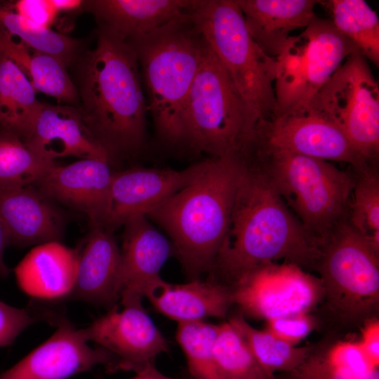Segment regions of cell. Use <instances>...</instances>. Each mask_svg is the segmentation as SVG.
Instances as JSON below:
<instances>
[{"mask_svg":"<svg viewBox=\"0 0 379 379\" xmlns=\"http://www.w3.org/2000/svg\"><path fill=\"white\" fill-rule=\"evenodd\" d=\"M229 225L210 280L228 287L263 265L284 259L315 270L323 244L305 230L260 168L245 164Z\"/></svg>","mask_w":379,"mask_h":379,"instance_id":"cell-1","label":"cell"},{"mask_svg":"<svg viewBox=\"0 0 379 379\" xmlns=\"http://www.w3.org/2000/svg\"><path fill=\"white\" fill-rule=\"evenodd\" d=\"M79 111L112 159L145 146L147 105L137 55L125 40L100 27L95 46L79 69Z\"/></svg>","mask_w":379,"mask_h":379,"instance_id":"cell-2","label":"cell"},{"mask_svg":"<svg viewBox=\"0 0 379 379\" xmlns=\"http://www.w3.org/2000/svg\"><path fill=\"white\" fill-rule=\"evenodd\" d=\"M244 165L239 156L211 157L201 173L147 214L168 234L192 279L209 272L225 237Z\"/></svg>","mask_w":379,"mask_h":379,"instance_id":"cell-3","label":"cell"},{"mask_svg":"<svg viewBox=\"0 0 379 379\" xmlns=\"http://www.w3.org/2000/svg\"><path fill=\"white\" fill-rule=\"evenodd\" d=\"M141 68L151 112L160 138L182 144L185 103L201 58L204 40L188 16L127 41Z\"/></svg>","mask_w":379,"mask_h":379,"instance_id":"cell-4","label":"cell"},{"mask_svg":"<svg viewBox=\"0 0 379 379\" xmlns=\"http://www.w3.org/2000/svg\"><path fill=\"white\" fill-rule=\"evenodd\" d=\"M243 159L265 173L305 230L321 244L347 218L354 171L284 151L251 149Z\"/></svg>","mask_w":379,"mask_h":379,"instance_id":"cell-5","label":"cell"},{"mask_svg":"<svg viewBox=\"0 0 379 379\" xmlns=\"http://www.w3.org/2000/svg\"><path fill=\"white\" fill-rule=\"evenodd\" d=\"M262 121L204 41L182 116V144L212 157L239 155Z\"/></svg>","mask_w":379,"mask_h":379,"instance_id":"cell-6","label":"cell"},{"mask_svg":"<svg viewBox=\"0 0 379 379\" xmlns=\"http://www.w3.org/2000/svg\"><path fill=\"white\" fill-rule=\"evenodd\" d=\"M190 18L259 119H275L277 59L255 42L236 0H196Z\"/></svg>","mask_w":379,"mask_h":379,"instance_id":"cell-7","label":"cell"},{"mask_svg":"<svg viewBox=\"0 0 379 379\" xmlns=\"http://www.w3.org/2000/svg\"><path fill=\"white\" fill-rule=\"evenodd\" d=\"M315 270L327 307L342 323L361 325L378 317L379 248L347 218L324 242Z\"/></svg>","mask_w":379,"mask_h":379,"instance_id":"cell-8","label":"cell"},{"mask_svg":"<svg viewBox=\"0 0 379 379\" xmlns=\"http://www.w3.org/2000/svg\"><path fill=\"white\" fill-rule=\"evenodd\" d=\"M356 52V46L331 20L315 15L303 32L289 37L276 58V118L305 114L315 94Z\"/></svg>","mask_w":379,"mask_h":379,"instance_id":"cell-9","label":"cell"},{"mask_svg":"<svg viewBox=\"0 0 379 379\" xmlns=\"http://www.w3.org/2000/svg\"><path fill=\"white\" fill-rule=\"evenodd\" d=\"M305 114L338 126L367 161L379 154V87L366 59L349 55L310 101Z\"/></svg>","mask_w":379,"mask_h":379,"instance_id":"cell-10","label":"cell"},{"mask_svg":"<svg viewBox=\"0 0 379 379\" xmlns=\"http://www.w3.org/2000/svg\"><path fill=\"white\" fill-rule=\"evenodd\" d=\"M230 288L233 303L243 313L265 321L310 312L324 297L319 277L287 262L260 266L244 275Z\"/></svg>","mask_w":379,"mask_h":379,"instance_id":"cell-11","label":"cell"},{"mask_svg":"<svg viewBox=\"0 0 379 379\" xmlns=\"http://www.w3.org/2000/svg\"><path fill=\"white\" fill-rule=\"evenodd\" d=\"M248 149L284 151L350 164L354 171L371 163L354 148L335 124L304 114L260 121Z\"/></svg>","mask_w":379,"mask_h":379,"instance_id":"cell-12","label":"cell"},{"mask_svg":"<svg viewBox=\"0 0 379 379\" xmlns=\"http://www.w3.org/2000/svg\"><path fill=\"white\" fill-rule=\"evenodd\" d=\"M120 305L121 310L119 305L114 307L81 331L87 342L95 343L112 355L113 373H136L166 352L168 342L142 302Z\"/></svg>","mask_w":379,"mask_h":379,"instance_id":"cell-13","label":"cell"},{"mask_svg":"<svg viewBox=\"0 0 379 379\" xmlns=\"http://www.w3.org/2000/svg\"><path fill=\"white\" fill-rule=\"evenodd\" d=\"M205 165L206 160L182 170L135 167L113 172L101 227L114 232L132 218L146 216L164 200L189 185Z\"/></svg>","mask_w":379,"mask_h":379,"instance_id":"cell-14","label":"cell"},{"mask_svg":"<svg viewBox=\"0 0 379 379\" xmlns=\"http://www.w3.org/2000/svg\"><path fill=\"white\" fill-rule=\"evenodd\" d=\"M54 333L8 370L0 379H68L102 365L113 373L114 359L105 350L92 348L65 317Z\"/></svg>","mask_w":379,"mask_h":379,"instance_id":"cell-15","label":"cell"},{"mask_svg":"<svg viewBox=\"0 0 379 379\" xmlns=\"http://www.w3.org/2000/svg\"><path fill=\"white\" fill-rule=\"evenodd\" d=\"M120 262L119 305L142 302L163 279L160 271L175 255L169 239L145 215L132 218L124 225Z\"/></svg>","mask_w":379,"mask_h":379,"instance_id":"cell-16","label":"cell"},{"mask_svg":"<svg viewBox=\"0 0 379 379\" xmlns=\"http://www.w3.org/2000/svg\"><path fill=\"white\" fill-rule=\"evenodd\" d=\"M110 162L81 159L56 165L34 185L45 195L84 213L91 227H101L107 210L113 171Z\"/></svg>","mask_w":379,"mask_h":379,"instance_id":"cell-17","label":"cell"},{"mask_svg":"<svg viewBox=\"0 0 379 379\" xmlns=\"http://www.w3.org/2000/svg\"><path fill=\"white\" fill-rule=\"evenodd\" d=\"M23 140L35 152L52 161L66 157L112 161L73 105L42 103Z\"/></svg>","mask_w":379,"mask_h":379,"instance_id":"cell-18","label":"cell"},{"mask_svg":"<svg viewBox=\"0 0 379 379\" xmlns=\"http://www.w3.org/2000/svg\"><path fill=\"white\" fill-rule=\"evenodd\" d=\"M76 250L77 270L68 300L82 301L107 310L119 305L121 253L113 232L91 227Z\"/></svg>","mask_w":379,"mask_h":379,"instance_id":"cell-19","label":"cell"},{"mask_svg":"<svg viewBox=\"0 0 379 379\" xmlns=\"http://www.w3.org/2000/svg\"><path fill=\"white\" fill-rule=\"evenodd\" d=\"M0 217L10 245H39L60 241L62 237V212L53 200L33 185L0 187Z\"/></svg>","mask_w":379,"mask_h":379,"instance_id":"cell-20","label":"cell"},{"mask_svg":"<svg viewBox=\"0 0 379 379\" xmlns=\"http://www.w3.org/2000/svg\"><path fill=\"white\" fill-rule=\"evenodd\" d=\"M78 263L76 248L60 241L36 245L14 269L19 288L44 302L68 301L74 288Z\"/></svg>","mask_w":379,"mask_h":379,"instance_id":"cell-21","label":"cell"},{"mask_svg":"<svg viewBox=\"0 0 379 379\" xmlns=\"http://www.w3.org/2000/svg\"><path fill=\"white\" fill-rule=\"evenodd\" d=\"M195 0L84 1L100 27L128 41L188 16Z\"/></svg>","mask_w":379,"mask_h":379,"instance_id":"cell-22","label":"cell"},{"mask_svg":"<svg viewBox=\"0 0 379 379\" xmlns=\"http://www.w3.org/2000/svg\"><path fill=\"white\" fill-rule=\"evenodd\" d=\"M249 33L268 55L277 58L289 34L306 27L315 17V0H236Z\"/></svg>","mask_w":379,"mask_h":379,"instance_id":"cell-23","label":"cell"},{"mask_svg":"<svg viewBox=\"0 0 379 379\" xmlns=\"http://www.w3.org/2000/svg\"><path fill=\"white\" fill-rule=\"evenodd\" d=\"M145 298L159 312L178 324L225 317L234 305L231 288L210 279L179 284L163 279Z\"/></svg>","mask_w":379,"mask_h":379,"instance_id":"cell-24","label":"cell"},{"mask_svg":"<svg viewBox=\"0 0 379 379\" xmlns=\"http://www.w3.org/2000/svg\"><path fill=\"white\" fill-rule=\"evenodd\" d=\"M0 55L17 65L36 92L65 105L74 106L78 101L77 88L62 60L30 48L1 27Z\"/></svg>","mask_w":379,"mask_h":379,"instance_id":"cell-25","label":"cell"},{"mask_svg":"<svg viewBox=\"0 0 379 379\" xmlns=\"http://www.w3.org/2000/svg\"><path fill=\"white\" fill-rule=\"evenodd\" d=\"M284 379H379V366L362 351L358 341L336 340L314 345Z\"/></svg>","mask_w":379,"mask_h":379,"instance_id":"cell-26","label":"cell"},{"mask_svg":"<svg viewBox=\"0 0 379 379\" xmlns=\"http://www.w3.org/2000/svg\"><path fill=\"white\" fill-rule=\"evenodd\" d=\"M25 74L0 55V130L25 139L42 102Z\"/></svg>","mask_w":379,"mask_h":379,"instance_id":"cell-27","label":"cell"},{"mask_svg":"<svg viewBox=\"0 0 379 379\" xmlns=\"http://www.w3.org/2000/svg\"><path fill=\"white\" fill-rule=\"evenodd\" d=\"M229 321L244 338L262 369L273 379H276V373H286L297 368L314 347L292 345L266 329H256L243 314L234 316Z\"/></svg>","mask_w":379,"mask_h":379,"instance_id":"cell-28","label":"cell"},{"mask_svg":"<svg viewBox=\"0 0 379 379\" xmlns=\"http://www.w3.org/2000/svg\"><path fill=\"white\" fill-rule=\"evenodd\" d=\"M56 165L55 161L35 152L16 134L0 130V187L34 185Z\"/></svg>","mask_w":379,"mask_h":379,"instance_id":"cell-29","label":"cell"},{"mask_svg":"<svg viewBox=\"0 0 379 379\" xmlns=\"http://www.w3.org/2000/svg\"><path fill=\"white\" fill-rule=\"evenodd\" d=\"M333 23L359 52L375 65L379 64V19L363 0H331Z\"/></svg>","mask_w":379,"mask_h":379,"instance_id":"cell-30","label":"cell"},{"mask_svg":"<svg viewBox=\"0 0 379 379\" xmlns=\"http://www.w3.org/2000/svg\"><path fill=\"white\" fill-rule=\"evenodd\" d=\"M213 353L220 379H273L262 369L244 338L229 321L218 325Z\"/></svg>","mask_w":379,"mask_h":379,"instance_id":"cell-31","label":"cell"},{"mask_svg":"<svg viewBox=\"0 0 379 379\" xmlns=\"http://www.w3.org/2000/svg\"><path fill=\"white\" fill-rule=\"evenodd\" d=\"M0 27L30 48L53 55L66 65L76 56L78 43L75 40L38 25L1 3Z\"/></svg>","mask_w":379,"mask_h":379,"instance_id":"cell-32","label":"cell"},{"mask_svg":"<svg viewBox=\"0 0 379 379\" xmlns=\"http://www.w3.org/2000/svg\"><path fill=\"white\" fill-rule=\"evenodd\" d=\"M218 328V325L205 321L178 324L176 339L186 357L192 379H220L213 353Z\"/></svg>","mask_w":379,"mask_h":379,"instance_id":"cell-33","label":"cell"},{"mask_svg":"<svg viewBox=\"0 0 379 379\" xmlns=\"http://www.w3.org/2000/svg\"><path fill=\"white\" fill-rule=\"evenodd\" d=\"M355 184L347 220L359 232L379 246V173L378 163L354 171Z\"/></svg>","mask_w":379,"mask_h":379,"instance_id":"cell-34","label":"cell"},{"mask_svg":"<svg viewBox=\"0 0 379 379\" xmlns=\"http://www.w3.org/2000/svg\"><path fill=\"white\" fill-rule=\"evenodd\" d=\"M63 316L48 302L34 300L26 308H18L0 300V347L12 344L33 324L42 321L56 326Z\"/></svg>","mask_w":379,"mask_h":379,"instance_id":"cell-35","label":"cell"},{"mask_svg":"<svg viewBox=\"0 0 379 379\" xmlns=\"http://www.w3.org/2000/svg\"><path fill=\"white\" fill-rule=\"evenodd\" d=\"M317 325L316 319L307 313H299L266 321L265 329L282 340L297 345Z\"/></svg>","mask_w":379,"mask_h":379,"instance_id":"cell-36","label":"cell"},{"mask_svg":"<svg viewBox=\"0 0 379 379\" xmlns=\"http://www.w3.org/2000/svg\"><path fill=\"white\" fill-rule=\"evenodd\" d=\"M9 9L33 21L51 28L60 14L51 0H20L4 3Z\"/></svg>","mask_w":379,"mask_h":379,"instance_id":"cell-37","label":"cell"},{"mask_svg":"<svg viewBox=\"0 0 379 379\" xmlns=\"http://www.w3.org/2000/svg\"><path fill=\"white\" fill-rule=\"evenodd\" d=\"M358 343L367 358L379 366V319L374 317L361 324Z\"/></svg>","mask_w":379,"mask_h":379,"instance_id":"cell-38","label":"cell"},{"mask_svg":"<svg viewBox=\"0 0 379 379\" xmlns=\"http://www.w3.org/2000/svg\"><path fill=\"white\" fill-rule=\"evenodd\" d=\"M10 245L9 237L5 225L0 217V278L6 279L10 274L8 267L4 260V253L6 246Z\"/></svg>","mask_w":379,"mask_h":379,"instance_id":"cell-39","label":"cell"},{"mask_svg":"<svg viewBox=\"0 0 379 379\" xmlns=\"http://www.w3.org/2000/svg\"><path fill=\"white\" fill-rule=\"evenodd\" d=\"M131 379H178L168 376L159 371L154 364H151L135 373Z\"/></svg>","mask_w":379,"mask_h":379,"instance_id":"cell-40","label":"cell"},{"mask_svg":"<svg viewBox=\"0 0 379 379\" xmlns=\"http://www.w3.org/2000/svg\"><path fill=\"white\" fill-rule=\"evenodd\" d=\"M53 6L59 12H74L83 10L84 1L80 0H51Z\"/></svg>","mask_w":379,"mask_h":379,"instance_id":"cell-41","label":"cell"},{"mask_svg":"<svg viewBox=\"0 0 379 379\" xmlns=\"http://www.w3.org/2000/svg\"><path fill=\"white\" fill-rule=\"evenodd\" d=\"M191 379H192L191 377H190Z\"/></svg>","mask_w":379,"mask_h":379,"instance_id":"cell-42","label":"cell"}]
</instances>
